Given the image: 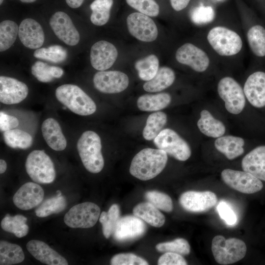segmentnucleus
Masks as SVG:
<instances>
[{
  "instance_id": "nucleus-15",
  "label": "nucleus",
  "mask_w": 265,
  "mask_h": 265,
  "mask_svg": "<svg viewBox=\"0 0 265 265\" xmlns=\"http://www.w3.org/2000/svg\"><path fill=\"white\" fill-rule=\"evenodd\" d=\"M175 57L178 62L187 65L198 72L206 71L210 64L207 53L191 43H186L181 46L177 50Z\"/></svg>"
},
{
  "instance_id": "nucleus-51",
  "label": "nucleus",
  "mask_w": 265,
  "mask_h": 265,
  "mask_svg": "<svg viewBox=\"0 0 265 265\" xmlns=\"http://www.w3.org/2000/svg\"><path fill=\"white\" fill-rule=\"evenodd\" d=\"M84 0H65L67 5L72 8L80 7Z\"/></svg>"
},
{
  "instance_id": "nucleus-42",
  "label": "nucleus",
  "mask_w": 265,
  "mask_h": 265,
  "mask_svg": "<svg viewBox=\"0 0 265 265\" xmlns=\"http://www.w3.org/2000/svg\"><path fill=\"white\" fill-rule=\"evenodd\" d=\"M147 201L159 210L166 212H171L173 209L171 198L167 194L157 190H150L145 194Z\"/></svg>"
},
{
  "instance_id": "nucleus-24",
  "label": "nucleus",
  "mask_w": 265,
  "mask_h": 265,
  "mask_svg": "<svg viewBox=\"0 0 265 265\" xmlns=\"http://www.w3.org/2000/svg\"><path fill=\"white\" fill-rule=\"evenodd\" d=\"M41 131L46 142L51 148L57 151L66 148V139L59 123L55 119L49 118L44 121Z\"/></svg>"
},
{
  "instance_id": "nucleus-12",
  "label": "nucleus",
  "mask_w": 265,
  "mask_h": 265,
  "mask_svg": "<svg viewBox=\"0 0 265 265\" xmlns=\"http://www.w3.org/2000/svg\"><path fill=\"white\" fill-rule=\"evenodd\" d=\"M93 81L97 90L106 94L121 92L129 83L128 76L119 71H100L94 75Z\"/></svg>"
},
{
  "instance_id": "nucleus-25",
  "label": "nucleus",
  "mask_w": 265,
  "mask_h": 265,
  "mask_svg": "<svg viewBox=\"0 0 265 265\" xmlns=\"http://www.w3.org/2000/svg\"><path fill=\"white\" fill-rule=\"evenodd\" d=\"M244 141L240 137L226 135L218 137L214 141V146L229 159H233L244 152Z\"/></svg>"
},
{
  "instance_id": "nucleus-28",
  "label": "nucleus",
  "mask_w": 265,
  "mask_h": 265,
  "mask_svg": "<svg viewBox=\"0 0 265 265\" xmlns=\"http://www.w3.org/2000/svg\"><path fill=\"white\" fill-rule=\"evenodd\" d=\"M197 126L202 133L213 138L222 136L226 130L223 123L215 119L209 111L205 109L200 113Z\"/></svg>"
},
{
  "instance_id": "nucleus-5",
  "label": "nucleus",
  "mask_w": 265,
  "mask_h": 265,
  "mask_svg": "<svg viewBox=\"0 0 265 265\" xmlns=\"http://www.w3.org/2000/svg\"><path fill=\"white\" fill-rule=\"evenodd\" d=\"M26 169L30 178L39 184L52 183L56 176L53 163L43 150H34L27 157Z\"/></svg>"
},
{
  "instance_id": "nucleus-46",
  "label": "nucleus",
  "mask_w": 265,
  "mask_h": 265,
  "mask_svg": "<svg viewBox=\"0 0 265 265\" xmlns=\"http://www.w3.org/2000/svg\"><path fill=\"white\" fill-rule=\"evenodd\" d=\"M112 265H147L144 259L132 253H121L114 256L110 261Z\"/></svg>"
},
{
  "instance_id": "nucleus-33",
  "label": "nucleus",
  "mask_w": 265,
  "mask_h": 265,
  "mask_svg": "<svg viewBox=\"0 0 265 265\" xmlns=\"http://www.w3.org/2000/svg\"><path fill=\"white\" fill-rule=\"evenodd\" d=\"M113 0H95L90 4V20L96 26L105 25L109 20Z\"/></svg>"
},
{
  "instance_id": "nucleus-44",
  "label": "nucleus",
  "mask_w": 265,
  "mask_h": 265,
  "mask_svg": "<svg viewBox=\"0 0 265 265\" xmlns=\"http://www.w3.org/2000/svg\"><path fill=\"white\" fill-rule=\"evenodd\" d=\"M127 4L140 13L156 17L159 12V4L155 0H126Z\"/></svg>"
},
{
  "instance_id": "nucleus-40",
  "label": "nucleus",
  "mask_w": 265,
  "mask_h": 265,
  "mask_svg": "<svg viewBox=\"0 0 265 265\" xmlns=\"http://www.w3.org/2000/svg\"><path fill=\"white\" fill-rule=\"evenodd\" d=\"M120 209L117 204L111 206L107 212H103L100 216L99 221L102 225L103 235L108 238L113 234L116 224L120 218Z\"/></svg>"
},
{
  "instance_id": "nucleus-39",
  "label": "nucleus",
  "mask_w": 265,
  "mask_h": 265,
  "mask_svg": "<svg viewBox=\"0 0 265 265\" xmlns=\"http://www.w3.org/2000/svg\"><path fill=\"white\" fill-rule=\"evenodd\" d=\"M19 32V26L14 21L5 20L0 24V51L11 47L15 42Z\"/></svg>"
},
{
  "instance_id": "nucleus-34",
  "label": "nucleus",
  "mask_w": 265,
  "mask_h": 265,
  "mask_svg": "<svg viewBox=\"0 0 265 265\" xmlns=\"http://www.w3.org/2000/svg\"><path fill=\"white\" fill-rule=\"evenodd\" d=\"M3 138L6 145L14 149H27L33 142L32 137L28 133L20 129H14L3 132Z\"/></svg>"
},
{
  "instance_id": "nucleus-2",
  "label": "nucleus",
  "mask_w": 265,
  "mask_h": 265,
  "mask_svg": "<svg viewBox=\"0 0 265 265\" xmlns=\"http://www.w3.org/2000/svg\"><path fill=\"white\" fill-rule=\"evenodd\" d=\"M77 146L80 158L86 170L92 173L101 172L104 166V159L99 135L91 131L83 132L77 142Z\"/></svg>"
},
{
  "instance_id": "nucleus-29",
  "label": "nucleus",
  "mask_w": 265,
  "mask_h": 265,
  "mask_svg": "<svg viewBox=\"0 0 265 265\" xmlns=\"http://www.w3.org/2000/svg\"><path fill=\"white\" fill-rule=\"evenodd\" d=\"M171 101V97L167 93L144 94L138 98L137 106L141 111H158L167 107Z\"/></svg>"
},
{
  "instance_id": "nucleus-52",
  "label": "nucleus",
  "mask_w": 265,
  "mask_h": 265,
  "mask_svg": "<svg viewBox=\"0 0 265 265\" xmlns=\"http://www.w3.org/2000/svg\"><path fill=\"white\" fill-rule=\"evenodd\" d=\"M7 164L5 160L1 159L0 160V173L2 174L6 171Z\"/></svg>"
},
{
  "instance_id": "nucleus-31",
  "label": "nucleus",
  "mask_w": 265,
  "mask_h": 265,
  "mask_svg": "<svg viewBox=\"0 0 265 265\" xmlns=\"http://www.w3.org/2000/svg\"><path fill=\"white\" fill-rule=\"evenodd\" d=\"M54 197L45 200L35 211L37 216L45 217L50 215L59 213L63 211L67 206L65 198L62 195L61 191H56Z\"/></svg>"
},
{
  "instance_id": "nucleus-17",
  "label": "nucleus",
  "mask_w": 265,
  "mask_h": 265,
  "mask_svg": "<svg viewBox=\"0 0 265 265\" xmlns=\"http://www.w3.org/2000/svg\"><path fill=\"white\" fill-rule=\"evenodd\" d=\"M146 226L136 216L127 215L120 217L113 233L114 238L118 241H127L143 236Z\"/></svg>"
},
{
  "instance_id": "nucleus-4",
  "label": "nucleus",
  "mask_w": 265,
  "mask_h": 265,
  "mask_svg": "<svg viewBox=\"0 0 265 265\" xmlns=\"http://www.w3.org/2000/svg\"><path fill=\"white\" fill-rule=\"evenodd\" d=\"M212 251L216 262L220 265H229L243 259L247 247L241 239L232 238L226 239L221 235L215 236L212 241Z\"/></svg>"
},
{
  "instance_id": "nucleus-16",
  "label": "nucleus",
  "mask_w": 265,
  "mask_h": 265,
  "mask_svg": "<svg viewBox=\"0 0 265 265\" xmlns=\"http://www.w3.org/2000/svg\"><path fill=\"white\" fill-rule=\"evenodd\" d=\"M118 56L116 47L106 41H99L94 44L90 50V62L97 70L105 71L110 68Z\"/></svg>"
},
{
  "instance_id": "nucleus-49",
  "label": "nucleus",
  "mask_w": 265,
  "mask_h": 265,
  "mask_svg": "<svg viewBox=\"0 0 265 265\" xmlns=\"http://www.w3.org/2000/svg\"><path fill=\"white\" fill-rule=\"evenodd\" d=\"M18 125L19 121L16 117L0 111V130L1 132H4L14 129Z\"/></svg>"
},
{
  "instance_id": "nucleus-30",
  "label": "nucleus",
  "mask_w": 265,
  "mask_h": 265,
  "mask_svg": "<svg viewBox=\"0 0 265 265\" xmlns=\"http://www.w3.org/2000/svg\"><path fill=\"white\" fill-rule=\"evenodd\" d=\"M25 259L22 248L6 241H0V265H11L20 263Z\"/></svg>"
},
{
  "instance_id": "nucleus-32",
  "label": "nucleus",
  "mask_w": 265,
  "mask_h": 265,
  "mask_svg": "<svg viewBox=\"0 0 265 265\" xmlns=\"http://www.w3.org/2000/svg\"><path fill=\"white\" fill-rule=\"evenodd\" d=\"M26 221L27 218L23 215L11 216L7 214L2 219L0 225L3 230L21 238L26 236L28 232L29 228L26 224Z\"/></svg>"
},
{
  "instance_id": "nucleus-53",
  "label": "nucleus",
  "mask_w": 265,
  "mask_h": 265,
  "mask_svg": "<svg viewBox=\"0 0 265 265\" xmlns=\"http://www.w3.org/2000/svg\"><path fill=\"white\" fill-rule=\"evenodd\" d=\"M21 2L24 3H32L35 1L36 0H20Z\"/></svg>"
},
{
  "instance_id": "nucleus-36",
  "label": "nucleus",
  "mask_w": 265,
  "mask_h": 265,
  "mask_svg": "<svg viewBox=\"0 0 265 265\" xmlns=\"http://www.w3.org/2000/svg\"><path fill=\"white\" fill-rule=\"evenodd\" d=\"M31 73L39 81L49 82L54 78H60L63 74V70L59 67L37 61L32 65Z\"/></svg>"
},
{
  "instance_id": "nucleus-19",
  "label": "nucleus",
  "mask_w": 265,
  "mask_h": 265,
  "mask_svg": "<svg viewBox=\"0 0 265 265\" xmlns=\"http://www.w3.org/2000/svg\"><path fill=\"white\" fill-rule=\"evenodd\" d=\"M44 191L40 186L33 182L24 184L15 193L13 201L22 210H28L39 205L43 200Z\"/></svg>"
},
{
  "instance_id": "nucleus-37",
  "label": "nucleus",
  "mask_w": 265,
  "mask_h": 265,
  "mask_svg": "<svg viewBox=\"0 0 265 265\" xmlns=\"http://www.w3.org/2000/svg\"><path fill=\"white\" fill-rule=\"evenodd\" d=\"M167 122L166 114L161 111L151 114L146 121L143 130V136L147 140H152L157 137Z\"/></svg>"
},
{
  "instance_id": "nucleus-55",
  "label": "nucleus",
  "mask_w": 265,
  "mask_h": 265,
  "mask_svg": "<svg viewBox=\"0 0 265 265\" xmlns=\"http://www.w3.org/2000/svg\"></svg>"
},
{
  "instance_id": "nucleus-27",
  "label": "nucleus",
  "mask_w": 265,
  "mask_h": 265,
  "mask_svg": "<svg viewBox=\"0 0 265 265\" xmlns=\"http://www.w3.org/2000/svg\"><path fill=\"white\" fill-rule=\"evenodd\" d=\"M134 215L155 227H160L165 223L164 215L150 203L143 202L136 205L133 209Z\"/></svg>"
},
{
  "instance_id": "nucleus-13",
  "label": "nucleus",
  "mask_w": 265,
  "mask_h": 265,
  "mask_svg": "<svg viewBox=\"0 0 265 265\" xmlns=\"http://www.w3.org/2000/svg\"><path fill=\"white\" fill-rule=\"evenodd\" d=\"M216 194L210 191H187L182 193L179 198V203L186 211L199 213L206 212L217 203Z\"/></svg>"
},
{
  "instance_id": "nucleus-54",
  "label": "nucleus",
  "mask_w": 265,
  "mask_h": 265,
  "mask_svg": "<svg viewBox=\"0 0 265 265\" xmlns=\"http://www.w3.org/2000/svg\"><path fill=\"white\" fill-rule=\"evenodd\" d=\"M4 0H0V4L1 5L2 3H3Z\"/></svg>"
},
{
  "instance_id": "nucleus-35",
  "label": "nucleus",
  "mask_w": 265,
  "mask_h": 265,
  "mask_svg": "<svg viewBox=\"0 0 265 265\" xmlns=\"http://www.w3.org/2000/svg\"><path fill=\"white\" fill-rule=\"evenodd\" d=\"M134 67L138 72L139 78L147 81L157 74L159 69V60L156 55L151 54L137 60Z\"/></svg>"
},
{
  "instance_id": "nucleus-11",
  "label": "nucleus",
  "mask_w": 265,
  "mask_h": 265,
  "mask_svg": "<svg viewBox=\"0 0 265 265\" xmlns=\"http://www.w3.org/2000/svg\"><path fill=\"white\" fill-rule=\"evenodd\" d=\"M127 25L130 33L139 41L150 42L158 37V30L154 21L141 13L130 14L127 18Z\"/></svg>"
},
{
  "instance_id": "nucleus-38",
  "label": "nucleus",
  "mask_w": 265,
  "mask_h": 265,
  "mask_svg": "<svg viewBox=\"0 0 265 265\" xmlns=\"http://www.w3.org/2000/svg\"><path fill=\"white\" fill-rule=\"evenodd\" d=\"M251 50L257 56H265V29L260 25L251 27L247 34Z\"/></svg>"
},
{
  "instance_id": "nucleus-10",
  "label": "nucleus",
  "mask_w": 265,
  "mask_h": 265,
  "mask_svg": "<svg viewBox=\"0 0 265 265\" xmlns=\"http://www.w3.org/2000/svg\"><path fill=\"white\" fill-rule=\"evenodd\" d=\"M221 176L228 186L241 193H254L263 187L261 180L244 171L225 169L222 171Z\"/></svg>"
},
{
  "instance_id": "nucleus-9",
  "label": "nucleus",
  "mask_w": 265,
  "mask_h": 265,
  "mask_svg": "<svg viewBox=\"0 0 265 265\" xmlns=\"http://www.w3.org/2000/svg\"><path fill=\"white\" fill-rule=\"evenodd\" d=\"M217 91L228 111L233 114L242 111L245 105V95L237 81L229 77L222 78L218 83Z\"/></svg>"
},
{
  "instance_id": "nucleus-8",
  "label": "nucleus",
  "mask_w": 265,
  "mask_h": 265,
  "mask_svg": "<svg viewBox=\"0 0 265 265\" xmlns=\"http://www.w3.org/2000/svg\"><path fill=\"white\" fill-rule=\"evenodd\" d=\"M101 210L89 202L75 205L65 214V223L73 228H89L94 226L100 216Z\"/></svg>"
},
{
  "instance_id": "nucleus-47",
  "label": "nucleus",
  "mask_w": 265,
  "mask_h": 265,
  "mask_svg": "<svg viewBox=\"0 0 265 265\" xmlns=\"http://www.w3.org/2000/svg\"><path fill=\"white\" fill-rule=\"evenodd\" d=\"M220 217L229 225H233L237 222V217L233 210L225 202H221L217 206Z\"/></svg>"
},
{
  "instance_id": "nucleus-45",
  "label": "nucleus",
  "mask_w": 265,
  "mask_h": 265,
  "mask_svg": "<svg viewBox=\"0 0 265 265\" xmlns=\"http://www.w3.org/2000/svg\"><path fill=\"white\" fill-rule=\"evenodd\" d=\"M215 17V12L211 6L203 5L196 7L190 13L192 21L197 25H204L213 21Z\"/></svg>"
},
{
  "instance_id": "nucleus-41",
  "label": "nucleus",
  "mask_w": 265,
  "mask_h": 265,
  "mask_svg": "<svg viewBox=\"0 0 265 265\" xmlns=\"http://www.w3.org/2000/svg\"><path fill=\"white\" fill-rule=\"evenodd\" d=\"M33 56L35 58L52 62L60 63L66 59L67 52L62 46L55 45L36 49Z\"/></svg>"
},
{
  "instance_id": "nucleus-21",
  "label": "nucleus",
  "mask_w": 265,
  "mask_h": 265,
  "mask_svg": "<svg viewBox=\"0 0 265 265\" xmlns=\"http://www.w3.org/2000/svg\"><path fill=\"white\" fill-rule=\"evenodd\" d=\"M243 92L253 106H265V73L258 71L250 75L245 82Z\"/></svg>"
},
{
  "instance_id": "nucleus-50",
  "label": "nucleus",
  "mask_w": 265,
  "mask_h": 265,
  "mask_svg": "<svg viewBox=\"0 0 265 265\" xmlns=\"http://www.w3.org/2000/svg\"><path fill=\"white\" fill-rule=\"evenodd\" d=\"M172 8L177 11L185 8L188 4L190 0H170Z\"/></svg>"
},
{
  "instance_id": "nucleus-43",
  "label": "nucleus",
  "mask_w": 265,
  "mask_h": 265,
  "mask_svg": "<svg viewBox=\"0 0 265 265\" xmlns=\"http://www.w3.org/2000/svg\"><path fill=\"white\" fill-rule=\"evenodd\" d=\"M156 249L160 252H173L181 255H186L190 252L188 242L183 238H177L170 241L158 244Z\"/></svg>"
},
{
  "instance_id": "nucleus-18",
  "label": "nucleus",
  "mask_w": 265,
  "mask_h": 265,
  "mask_svg": "<svg viewBox=\"0 0 265 265\" xmlns=\"http://www.w3.org/2000/svg\"><path fill=\"white\" fill-rule=\"evenodd\" d=\"M28 88L22 81L11 77H0V101L6 105L21 102L28 95Z\"/></svg>"
},
{
  "instance_id": "nucleus-6",
  "label": "nucleus",
  "mask_w": 265,
  "mask_h": 265,
  "mask_svg": "<svg viewBox=\"0 0 265 265\" xmlns=\"http://www.w3.org/2000/svg\"><path fill=\"white\" fill-rule=\"evenodd\" d=\"M207 39L213 49L222 56L235 55L242 47L240 37L236 32L223 26L212 28Z\"/></svg>"
},
{
  "instance_id": "nucleus-14",
  "label": "nucleus",
  "mask_w": 265,
  "mask_h": 265,
  "mask_svg": "<svg viewBox=\"0 0 265 265\" xmlns=\"http://www.w3.org/2000/svg\"><path fill=\"white\" fill-rule=\"evenodd\" d=\"M49 24L55 35L67 45L75 46L79 42L80 34L66 13L56 12L50 18Z\"/></svg>"
},
{
  "instance_id": "nucleus-26",
  "label": "nucleus",
  "mask_w": 265,
  "mask_h": 265,
  "mask_svg": "<svg viewBox=\"0 0 265 265\" xmlns=\"http://www.w3.org/2000/svg\"><path fill=\"white\" fill-rule=\"evenodd\" d=\"M175 79V73L172 69L166 66L161 67L151 80L144 83L143 87L148 92H160L171 86Z\"/></svg>"
},
{
  "instance_id": "nucleus-23",
  "label": "nucleus",
  "mask_w": 265,
  "mask_h": 265,
  "mask_svg": "<svg viewBox=\"0 0 265 265\" xmlns=\"http://www.w3.org/2000/svg\"><path fill=\"white\" fill-rule=\"evenodd\" d=\"M241 166L243 171L265 181V145L258 146L246 155Z\"/></svg>"
},
{
  "instance_id": "nucleus-1",
  "label": "nucleus",
  "mask_w": 265,
  "mask_h": 265,
  "mask_svg": "<svg viewBox=\"0 0 265 265\" xmlns=\"http://www.w3.org/2000/svg\"><path fill=\"white\" fill-rule=\"evenodd\" d=\"M167 159V153L161 150L150 148L143 149L132 159L130 173L140 180H151L163 170Z\"/></svg>"
},
{
  "instance_id": "nucleus-7",
  "label": "nucleus",
  "mask_w": 265,
  "mask_h": 265,
  "mask_svg": "<svg viewBox=\"0 0 265 265\" xmlns=\"http://www.w3.org/2000/svg\"><path fill=\"white\" fill-rule=\"evenodd\" d=\"M155 146L180 161H185L191 156V151L188 143L176 132L165 129L154 139Z\"/></svg>"
},
{
  "instance_id": "nucleus-3",
  "label": "nucleus",
  "mask_w": 265,
  "mask_h": 265,
  "mask_svg": "<svg viewBox=\"0 0 265 265\" xmlns=\"http://www.w3.org/2000/svg\"><path fill=\"white\" fill-rule=\"evenodd\" d=\"M55 96L59 102L77 114L87 116L96 110L93 100L77 85L63 84L56 89Z\"/></svg>"
},
{
  "instance_id": "nucleus-20",
  "label": "nucleus",
  "mask_w": 265,
  "mask_h": 265,
  "mask_svg": "<svg viewBox=\"0 0 265 265\" xmlns=\"http://www.w3.org/2000/svg\"><path fill=\"white\" fill-rule=\"evenodd\" d=\"M18 36L22 43L30 49L40 48L45 40L41 26L31 18H26L21 22L19 26Z\"/></svg>"
},
{
  "instance_id": "nucleus-48",
  "label": "nucleus",
  "mask_w": 265,
  "mask_h": 265,
  "mask_svg": "<svg viewBox=\"0 0 265 265\" xmlns=\"http://www.w3.org/2000/svg\"><path fill=\"white\" fill-rule=\"evenodd\" d=\"M159 265H186L187 263L182 255L173 252H165L158 262Z\"/></svg>"
},
{
  "instance_id": "nucleus-22",
  "label": "nucleus",
  "mask_w": 265,
  "mask_h": 265,
  "mask_svg": "<svg viewBox=\"0 0 265 265\" xmlns=\"http://www.w3.org/2000/svg\"><path fill=\"white\" fill-rule=\"evenodd\" d=\"M26 248L36 259L48 265H67V260L43 241L32 239L26 244Z\"/></svg>"
}]
</instances>
